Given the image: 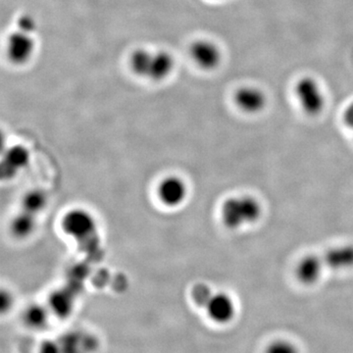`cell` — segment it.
<instances>
[{
	"instance_id": "6da1fadb",
	"label": "cell",
	"mask_w": 353,
	"mask_h": 353,
	"mask_svg": "<svg viewBox=\"0 0 353 353\" xmlns=\"http://www.w3.org/2000/svg\"><path fill=\"white\" fill-rule=\"evenodd\" d=\"M263 215V206L257 197L252 194H238L228 197L220 208L223 225L229 230L256 224Z\"/></svg>"
},
{
	"instance_id": "7a4b0ae2",
	"label": "cell",
	"mask_w": 353,
	"mask_h": 353,
	"mask_svg": "<svg viewBox=\"0 0 353 353\" xmlns=\"http://www.w3.org/2000/svg\"><path fill=\"white\" fill-rule=\"evenodd\" d=\"M294 94L299 106L306 115L318 116L326 106V97L321 85L312 77H303L294 85Z\"/></svg>"
},
{
	"instance_id": "3957f363",
	"label": "cell",
	"mask_w": 353,
	"mask_h": 353,
	"mask_svg": "<svg viewBox=\"0 0 353 353\" xmlns=\"http://www.w3.org/2000/svg\"><path fill=\"white\" fill-rule=\"evenodd\" d=\"M62 229L80 243L97 236V222L92 215L83 209L70 210L62 219Z\"/></svg>"
},
{
	"instance_id": "277c9868",
	"label": "cell",
	"mask_w": 353,
	"mask_h": 353,
	"mask_svg": "<svg viewBox=\"0 0 353 353\" xmlns=\"http://www.w3.org/2000/svg\"><path fill=\"white\" fill-rule=\"evenodd\" d=\"M157 194L158 199L164 206L176 208L187 201L189 188L181 176H167L158 183Z\"/></svg>"
},
{
	"instance_id": "5b68a950",
	"label": "cell",
	"mask_w": 353,
	"mask_h": 353,
	"mask_svg": "<svg viewBox=\"0 0 353 353\" xmlns=\"http://www.w3.org/2000/svg\"><path fill=\"white\" fill-rule=\"evenodd\" d=\"M204 309L209 319L215 324H229L236 314L233 297L225 292H214Z\"/></svg>"
},
{
	"instance_id": "8992f818",
	"label": "cell",
	"mask_w": 353,
	"mask_h": 353,
	"mask_svg": "<svg viewBox=\"0 0 353 353\" xmlns=\"http://www.w3.org/2000/svg\"><path fill=\"white\" fill-rule=\"evenodd\" d=\"M234 103L241 112L248 115H257L263 112L268 99L261 88L254 85H245L234 92Z\"/></svg>"
},
{
	"instance_id": "52a82bcc",
	"label": "cell",
	"mask_w": 353,
	"mask_h": 353,
	"mask_svg": "<svg viewBox=\"0 0 353 353\" xmlns=\"http://www.w3.org/2000/svg\"><path fill=\"white\" fill-rule=\"evenodd\" d=\"M36 50V41L32 34L17 30L10 34L7 39V57L14 64L27 63Z\"/></svg>"
},
{
	"instance_id": "ba28073f",
	"label": "cell",
	"mask_w": 353,
	"mask_h": 353,
	"mask_svg": "<svg viewBox=\"0 0 353 353\" xmlns=\"http://www.w3.org/2000/svg\"><path fill=\"white\" fill-rule=\"evenodd\" d=\"M190 54L199 68L211 71L219 67L222 52L219 46L209 39H199L190 46Z\"/></svg>"
},
{
	"instance_id": "9c48e42d",
	"label": "cell",
	"mask_w": 353,
	"mask_h": 353,
	"mask_svg": "<svg viewBox=\"0 0 353 353\" xmlns=\"http://www.w3.org/2000/svg\"><path fill=\"white\" fill-rule=\"evenodd\" d=\"M324 266V260L318 255H304L297 261L294 268V276L301 285L309 287L319 282Z\"/></svg>"
},
{
	"instance_id": "30bf717a",
	"label": "cell",
	"mask_w": 353,
	"mask_h": 353,
	"mask_svg": "<svg viewBox=\"0 0 353 353\" xmlns=\"http://www.w3.org/2000/svg\"><path fill=\"white\" fill-rule=\"evenodd\" d=\"M325 266L334 271H345L353 268V245H341L330 248L325 253Z\"/></svg>"
},
{
	"instance_id": "8fae6325",
	"label": "cell",
	"mask_w": 353,
	"mask_h": 353,
	"mask_svg": "<svg viewBox=\"0 0 353 353\" xmlns=\"http://www.w3.org/2000/svg\"><path fill=\"white\" fill-rule=\"evenodd\" d=\"M175 68V60L170 53L167 51L159 50L153 52L152 64L148 79L159 82L168 78Z\"/></svg>"
},
{
	"instance_id": "7c38bea8",
	"label": "cell",
	"mask_w": 353,
	"mask_h": 353,
	"mask_svg": "<svg viewBox=\"0 0 353 353\" xmlns=\"http://www.w3.org/2000/svg\"><path fill=\"white\" fill-rule=\"evenodd\" d=\"M152 55V51L145 50V48H139V50H134L130 57V68L137 76L148 78Z\"/></svg>"
},
{
	"instance_id": "4fadbf2b",
	"label": "cell",
	"mask_w": 353,
	"mask_h": 353,
	"mask_svg": "<svg viewBox=\"0 0 353 353\" xmlns=\"http://www.w3.org/2000/svg\"><path fill=\"white\" fill-rule=\"evenodd\" d=\"M34 228V215L23 210L21 214L16 216L11 224L14 236L17 238H26L32 234Z\"/></svg>"
},
{
	"instance_id": "5bb4252c",
	"label": "cell",
	"mask_w": 353,
	"mask_h": 353,
	"mask_svg": "<svg viewBox=\"0 0 353 353\" xmlns=\"http://www.w3.org/2000/svg\"><path fill=\"white\" fill-rule=\"evenodd\" d=\"M46 204V196L41 190H31L23 199V208L28 213L36 215L41 212Z\"/></svg>"
},
{
	"instance_id": "9a60e30c",
	"label": "cell",
	"mask_w": 353,
	"mask_h": 353,
	"mask_svg": "<svg viewBox=\"0 0 353 353\" xmlns=\"http://www.w3.org/2000/svg\"><path fill=\"white\" fill-rule=\"evenodd\" d=\"M29 161V153L24 148L15 146L10 148L6 155V163L11 170L17 171L18 169L23 168L27 162Z\"/></svg>"
},
{
	"instance_id": "2e32d148",
	"label": "cell",
	"mask_w": 353,
	"mask_h": 353,
	"mask_svg": "<svg viewBox=\"0 0 353 353\" xmlns=\"http://www.w3.org/2000/svg\"><path fill=\"white\" fill-rule=\"evenodd\" d=\"M27 322L34 328H41L48 321V312L43 306H32L26 313Z\"/></svg>"
},
{
	"instance_id": "e0dca14e",
	"label": "cell",
	"mask_w": 353,
	"mask_h": 353,
	"mask_svg": "<svg viewBox=\"0 0 353 353\" xmlns=\"http://www.w3.org/2000/svg\"><path fill=\"white\" fill-rule=\"evenodd\" d=\"M213 294L214 292L210 289L208 285L197 284L192 290V301L199 307L204 308Z\"/></svg>"
},
{
	"instance_id": "ac0fdd59",
	"label": "cell",
	"mask_w": 353,
	"mask_h": 353,
	"mask_svg": "<svg viewBox=\"0 0 353 353\" xmlns=\"http://www.w3.org/2000/svg\"><path fill=\"white\" fill-rule=\"evenodd\" d=\"M264 353H301L299 347L294 343L288 340H276L271 341Z\"/></svg>"
},
{
	"instance_id": "d6986e66",
	"label": "cell",
	"mask_w": 353,
	"mask_h": 353,
	"mask_svg": "<svg viewBox=\"0 0 353 353\" xmlns=\"http://www.w3.org/2000/svg\"><path fill=\"white\" fill-rule=\"evenodd\" d=\"M17 30L32 34L37 30V22L31 15H22L17 21Z\"/></svg>"
},
{
	"instance_id": "ffe728a7",
	"label": "cell",
	"mask_w": 353,
	"mask_h": 353,
	"mask_svg": "<svg viewBox=\"0 0 353 353\" xmlns=\"http://www.w3.org/2000/svg\"><path fill=\"white\" fill-rule=\"evenodd\" d=\"M41 353H59V352H58L57 345L48 341V343H46V345H43V347H41Z\"/></svg>"
}]
</instances>
